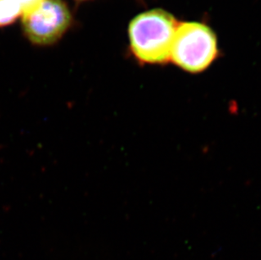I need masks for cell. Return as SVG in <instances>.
Returning <instances> with one entry per match:
<instances>
[{
    "label": "cell",
    "instance_id": "1",
    "mask_svg": "<svg viewBox=\"0 0 261 260\" xmlns=\"http://www.w3.org/2000/svg\"><path fill=\"white\" fill-rule=\"evenodd\" d=\"M177 20L163 10H151L134 18L128 27L131 51L141 64L170 60Z\"/></svg>",
    "mask_w": 261,
    "mask_h": 260
},
{
    "label": "cell",
    "instance_id": "2",
    "mask_svg": "<svg viewBox=\"0 0 261 260\" xmlns=\"http://www.w3.org/2000/svg\"><path fill=\"white\" fill-rule=\"evenodd\" d=\"M217 40L208 25L199 22L177 25L170 59L177 66L190 73L204 71L217 59Z\"/></svg>",
    "mask_w": 261,
    "mask_h": 260
},
{
    "label": "cell",
    "instance_id": "3",
    "mask_svg": "<svg viewBox=\"0 0 261 260\" xmlns=\"http://www.w3.org/2000/svg\"><path fill=\"white\" fill-rule=\"evenodd\" d=\"M71 15L62 0H39L22 13L25 34L36 44L54 43L66 32Z\"/></svg>",
    "mask_w": 261,
    "mask_h": 260
},
{
    "label": "cell",
    "instance_id": "4",
    "mask_svg": "<svg viewBox=\"0 0 261 260\" xmlns=\"http://www.w3.org/2000/svg\"><path fill=\"white\" fill-rule=\"evenodd\" d=\"M21 13L18 0H0V25L14 22Z\"/></svg>",
    "mask_w": 261,
    "mask_h": 260
},
{
    "label": "cell",
    "instance_id": "5",
    "mask_svg": "<svg viewBox=\"0 0 261 260\" xmlns=\"http://www.w3.org/2000/svg\"><path fill=\"white\" fill-rule=\"evenodd\" d=\"M20 4V8H21V12H24L25 10H28L29 8L32 7V5L37 4L39 0H18ZM21 13V15H22Z\"/></svg>",
    "mask_w": 261,
    "mask_h": 260
}]
</instances>
